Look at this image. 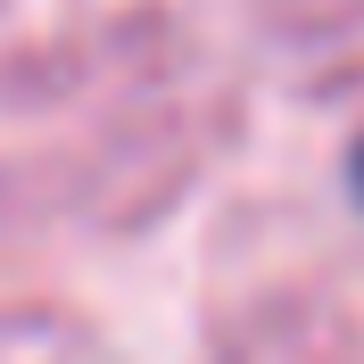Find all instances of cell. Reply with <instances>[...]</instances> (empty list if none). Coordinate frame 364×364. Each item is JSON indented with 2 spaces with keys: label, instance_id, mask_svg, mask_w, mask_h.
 I'll use <instances>...</instances> for the list:
<instances>
[{
  "label": "cell",
  "instance_id": "cell-1",
  "mask_svg": "<svg viewBox=\"0 0 364 364\" xmlns=\"http://www.w3.org/2000/svg\"><path fill=\"white\" fill-rule=\"evenodd\" d=\"M348 182H356V199H364V141H356V158H348Z\"/></svg>",
  "mask_w": 364,
  "mask_h": 364
}]
</instances>
